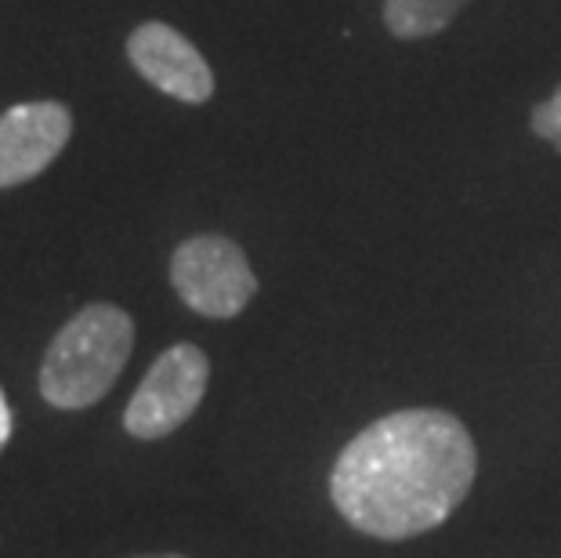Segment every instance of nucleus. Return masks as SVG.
<instances>
[{"label":"nucleus","instance_id":"nucleus-3","mask_svg":"<svg viewBox=\"0 0 561 558\" xmlns=\"http://www.w3.org/2000/svg\"><path fill=\"white\" fill-rule=\"evenodd\" d=\"M171 283L193 312L207 319L240 316L257 294L247 254L225 236H193L171 258Z\"/></svg>","mask_w":561,"mask_h":558},{"label":"nucleus","instance_id":"nucleus-8","mask_svg":"<svg viewBox=\"0 0 561 558\" xmlns=\"http://www.w3.org/2000/svg\"><path fill=\"white\" fill-rule=\"evenodd\" d=\"M533 130L561 152V88L533 110Z\"/></svg>","mask_w":561,"mask_h":558},{"label":"nucleus","instance_id":"nucleus-9","mask_svg":"<svg viewBox=\"0 0 561 558\" xmlns=\"http://www.w3.org/2000/svg\"><path fill=\"white\" fill-rule=\"evenodd\" d=\"M8 439H11V410H8L4 391H0V449H4Z\"/></svg>","mask_w":561,"mask_h":558},{"label":"nucleus","instance_id":"nucleus-10","mask_svg":"<svg viewBox=\"0 0 561 558\" xmlns=\"http://www.w3.org/2000/svg\"><path fill=\"white\" fill-rule=\"evenodd\" d=\"M152 558H182V555H152Z\"/></svg>","mask_w":561,"mask_h":558},{"label":"nucleus","instance_id":"nucleus-2","mask_svg":"<svg viewBox=\"0 0 561 558\" xmlns=\"http://www.w3.org/2000/svg\"><path fill=\"white\" fill-rule=\"evenodd\" d=\"M135 323L116 305H88L58 330L41 366V391L58 410L94 407L130 360Z\"/></svg>","mask_w":561,"mask_h":558},{"label":"nucleus","instance_id":"nucleus-1","mask_svg":"<svg viewBox=\"0 0 561 558\" xmlns=\"http://www.w3.org/2000/svg\"><path fill=\"white\" fill-rule=\"evenodd\" d=\"M479 471V449L446 410H399L359 432L330 475L337 512L377 540H405L442 526Z\"/></svg>","mask_w":561,"mask_h":558},{"label":"nucleus","instance_id":"nucleus-6","mask_svg":"<svg viewBox=\"0 0 561 558\" xmlns=\"http://www.w3.org/2000/svg\"><path fill=\"white\" fill-rule=\"evenodd\" d=\"M127 58L152 88L171 94L178 102H207L214 94V73L207 58L196 52L193 41L163 26V22H146L130 33Z\"/></svg>","mask_w":561,"mask_h":558},{"label":"nucleus","instance_id":"nucleus-4","mask_svg":"<svg viewBox=\"0 0 561 558\" xmlns=\"http://www.w3.org/2000/svg\"><path fill=\"white\" fill-rule=\"evenodd\" d=\"M210 382V363L196 344L167 349L127 402L124 429L135 439H163L193 418Z\"/></svg>","mask_w":561,"mask_h":558},{"label":"nucleus","instance_id":"nucleus-5","mask_svg":"<svg viewBox=\"0 0 561 558\" xmlns=\"http://www.w3.org/2000/svg\"><path fill=\"white\" fill-rule=\"evenodd\" d=\"M73 135L62 102H26L0 116V189L37 178Z\"/></svg>","mask_w":561,"mask_h":558},{"label":"nucleus","instance_id":"nucleus-7","mask_svg":"<svg viewBox=\"0 0 561 558\" xmlns=\"http://www.w3.org/2000/svg\"><path fill=\"white\" fill-rule=\"evenodd\" d=\"M463 4L468 0H385V22L396 37L421 41L446 30Z\"/></svg>","mask_w":561,"mask_h":558}]
</instances>
